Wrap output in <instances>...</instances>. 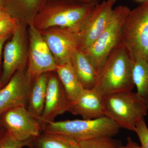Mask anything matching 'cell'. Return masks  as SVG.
Here are the masks:
<instances>
[{
  "label": "cell",
  "instance_id": "1",
  "mask_svg": "<svg viewBox=\"0 0 148 148\" xmlns=\"http://www.w3.org/2000/svg\"><path fill=\"white\" fill-rule=\"evenodd\" d=\"M134 61L126 48L120 42L98 72L92 89L102 96L115 92L132 91Z\"/></svg>",
  "mask_w": 148,
  "mask_h": 148
},
{
  "label": "cell",
  "instance_id": "2",
  "mask_svg": "<svg viewBox=\"0 0 148 148\" xmlns=\"http://www.w3.org/2000/svg\"><path fill=\"white\" fill-rule=\"evenodd\" d=\"M95 5L65 0H49L35 16L37 29L61 28L81 31Z\"/></svg>",
  "mask_w": 148,
  "mask_h": 148
},
{
  "label": "cell",
  "instance_id": "3",
  "mask_svg": "<svg viewBox=\"0 0 148 148\" xmlns=\"http://www.w3.org/2000/svg\"><path fill=\"white\" fill-rule=\"evenodd\" d=\"M103 101L105 116L120 128L134 131L136 123L147 113V103L137 92H115L103 96Z\"/></svg>",
  "mask_w": 148,
  "mask_h": 148
},
{
  "label": "cell",
  "instance_id": "4",
  "mask_svg": "<svg viewBox=\"0 0 148 148\" xmlns=\"http://www.w3.org/2000/svg\"><path fill=\"white\" fill-rule=\"evenodd\" d=\"M120 128L114 122L105 116L93 119L54 121L47 125L42 132L63 134L79 142L103 136L112 137Z\"/></svg>",
  "mask_w": 148,
  "mask_h": 148
},
{
  "label": "cell",
  "instance_id": "5",
  "mask_svg": "<svg viewBox=\"0 0 148 148\" xmlns=\"http://www.w3.org/2000/svg\"><path fill=\"white\" fill-rule=\"evenodd\" d=\"M120 43L134 62L148 59V0L130 10L123 28Z\"/></svg>",
  "mask_w": 148,
  "mask_h": 148
},
{
  "label": "cell",
  "instance_id": "6",
  "mask_svg": "<svg viewBox=\"0 0 148 148\" xmlns=\"http://www.w3.org/2000/svg\"><path fill=\"white\" fill-rule=\"evenodd\" d=\"M130 10L125 5L114 8L112 19L106 29L90 47L83 51L98 74L109 56L120 42L123 28Z\"/></svg>",
  "mask_w": 148,
  "mask_h": 148
},
{
  "label": "cell",
  "instance_id": "7",
  "mask_svg": "<svg viewBox=\"0 0 148 148\" xmlns=\"http://www.w3.org/2000/svg\"><path fill=\"white\" fill-rule=\"evenodd\" d=\"M29 30L30 51L27 70L33 80L40 75L55 72L57 64L38 29L33 24Z\"/></svg>",
  "mask_w": 148,
  "mask_h": 148
},
{
  "label": "cell",
  "instance_id": "8",
  "mask_svg": "<svg viewBox=\"0 0 148 148\" xmlns=\"http://www.w3.org/2000/svg\"><path fill=\"white\" fill-rule=\"evenodd\" d=\"M1 116L6 131L18 141H29L42 132L38 121L29 112L27 107L10 109Z\"/></svg>",
  "mask_w": 148,
  "mask_h": 148
},
{
  "label": "cell",
  "instance_id": "9",
  "mask_svg": "<svg viewBox=\"0 0 148 148\" xmlns=\"http://www.w3.org/2000/svg\"><path fill=\"white\" fill-rule=\"evenodd\" d=\"M32 81L27 69H21L14 74L0 89V116L14 108H27Z\"/></svg>",
  "mask_w": 148,
  "mask_h": 148
},
{
  "label": "cell",
  "instance_id": "10",
  "mask_svg": "<svg viewBox=\"0 0 148 148\" xmlns=\"http://www.w3.org/2000/svg\"><path fill=\"white\" fill-rule=\"evenodd\" d=\"M116 0H106L95 5L79 34L78 49L90 47L108 26L113 14Z\"/></svg>",
  "mask_w": 148,
  "mask_h": 148
},
{
  "label": "cell",
  "instance_id": "11",
  "mask_svg": "<svg viewBox=\"0 0 148 148\" xmlns=\"http://www.w3.org/2000/svg\"><path fill=\"white\" fill-rule=\"evenodd\" d=\"M80 31L61 28L45 31L42 36L57 65L71 61L74 52L78 49Z\"/></svg>",
  "mask_w": 148,
  "mask_h": 148
},
{
  "label": "cell",
  "instance_id": "12",
  "mask_svg": "<svg viewBox=\"0 0 148 148\" xmlns=\"http://www.w3.org/2000/svg\"><path fill=\"white\" fill-rule=\"evenodd\" d=\"M25 44L23 29L18 25L4 49L3 71L0 78V82L3 85L16 71L25 69L27 60Z\"/></svg>",
  "mask_w": 148,
  "mask_h": 148
},
{
  "label": "cell",
  "instance_id": "13",
  "mask_svg": "<svg viewBox=\"0 0 148 148\" xmlns=\"http://www.w3.org/2000/svg\"><path fill=\"white\" fill-rule=\"evenodd\" d=\"M71 104L58 77L49 75L44 108L38 120L42 130L47 125L54 121L56 117L69 112Z\"/></svg>",
  "mask_w": 148,
  "mask_h": 148
},
{
  "label": "cell",
  "instance_id": "14",
  "mask_svg": "<svg viewBox=\"0 0 148 148\" xmlns=\"http://www.w3.org/2000/svg\"><path fill=\"white\" fill-rule=\"evenodd\" d=\"M103 97L93 89L84 88L76 100L71 104L69 112L85 119L105 116Z\"/></svg>",
  "mask_w": 148,
  "mask_h": 148
},
{
  "label": "cell",
  "instance_id": "15",
  "mask_svg": "<svg viewBox=\"0 0 148 148\" xmlns=\"http://www.w3.org/2000/svg\"><path fill=\"white\" fill-rule=\"evenodd\" d=\"M49 73L42 74L35 78L32 81L29 91L27 108L38 120L44 108Z\"/></svg>",
  "mask_w": 148,
  "mask_h": 148
},
{
  "label": "cell",
  "instance_id": "16",
  "mask_svg": "<svg viewBox=\"0 0 148 148\" xmlns=\"http://www.w3.org/2000/svg\"><path fill=\"white\" fill-rule=\"evenodd\" d=\"M71 62L84 88L92 89L98 73L87 55L83 51L77 49L73 54Z\"/></svg>",
  "mask_w": 148,
  "mask_h": 148
},
{
  "label": "cell",
  "instance_id": "17",
  "mask_svg": "<svg viewBox=\"0 0 148 148\" xmlns=\"http://www.w3.org/2000/svg\"><path fill=\"white\" fill-rule=\"evenodd\" d=\"M56 73L71 103L75 101L84 89L71 62L57 65Z\"/></svg>",
  "mask_w": 148,
  "mask_h": 148
},
{
  "label": "cell",
  "instance_id": "18",
  "mask_svg": "<svg viewBox=\"0 0 148 148\" xmlns=\"http://www.w3.org/2000/svg\"><path fill=\"white\" fill-rule=\"evenodd\" d=\"M29 148H79L78 141L67 135L42 131L30 140Z\"/></svg>",
  "mask_w": 148,
  "mask_h": 148
},
{
  "label": "cell",
  "instance_id": "19",
  "mask_svg": "<svg viewBox=\"0 0 148 148\" xmlns=\"http://www.w3.org/2000/svg\"><path fill=\"white\" fill-rule=\"evenodd\" d=\"M5 9L10 16L32 18L45 5L49 0H6Z\"/></svg>",
  "mask_w": 148,
  "mask_h": 148
},
{
  "label": "cell",
  "instance_id": "20",
  "mask_svg": "<svg viewBox=\"0 0 148 148\" xmlns=\"http://www.w3.org/2000/svg\"><path fill=\"white\" fill-rule=\"evenodd\" d=\"M132 77L137 93L148 106V59H140L134 62Z\"/></svg>",
  "mask_w": 148,
  "mask_h": 148
},
{
  "label": "cell",
  "instance_id": "21",
  "mask_svg": "<svg viewBox=\"0 0 148 148\" xmlns=\"http://www.w3.org/2000/svg\"><path fill=\"white\" fill-rule=\"evenodd\" d=\"M79 148H120L118 142L108 136L79 141Z\"/></svg>",
  "mask_w": 148,
  "mask_h": 148
},
{
  "label": "cell",
  "instance_id": "22",
  "mask_svg": "<svg viewBox=\"0 0 148 148\" xmlns=\"http://www.w3.org/2000/svg\"><path fill=\"white\" fill-rule=\"evenodd\" d=\"M134 132L138 135L141 148H148V128L144 119L136 123Z\"/></svg>",
  "mask_w": 148,
  "mask_h": 148
},
{
  "label": "cell",
  "instance_id": "23",
  "mask_svg": "<svg viewBox=\"0 0 148 148\" xmlns=\"http://www.w3.org/2000/svg\"><path fill=\"white\" fill-rule=\"evenodd\" d=\"M30 140L18 141L7 132L0 140V148H22L28 147Z\"/></svg>",
  "mask_w": 148,
  "mask_h": 148
},
{
  "label": "cell",
  "instance_id": "24",
  "mask_svg": "<svg viewBox=\"0 0 148 148\" xmlns=\"http://www.w3.org/2000/svg\"><path fill=\"white\" fill-rule=\"evenodd\" d=\"M16 22L15 18H0V37L12 34L18 26Z\"/></svg>",
  "mask_w": 148,
  "mask_h": 148
},
{
  "label": "cell",
  "instance_id": "25",
  "mask_svg": "<svg viewBox=\"0 0 148 148\" xmlns=\"http://www.w3.org/2000/svg\"><path fill=\"white\" fill-rule=\"evenodd\" d=\"M70 2L85 5H96L100 3V0H65Z\"/></svg>",
  "mask_w": 148,
  "mask_h": 148
},
{
  "label": "cell",
  "instance_id": "26",
  "mask_svg": "<svg viewBox=\"0 0 148 148\" xmlns=\"http://www.w3.org/2000/svg\"><path fill=\"white\" fill-rule=\"evenodd\" d=\"M120 148H141L140 146L137 143L134 142L130 137L127 138V143L126 145L121 146Z\"/></svg>",
  "mask_w": 148,
  "mask_h": 148
},
{
  "label": "cell",
  "instance_id": "27",
  "mask_svg": "<svg viewBox=\"0 0 148 148\" xmlns=\"http://www.w3.org/2000/svg\"><path fill=\"white\" fill-rule=\"evenodd\" d=\"M9 36L0 37V67H1V64L3 46L6 40L8 39Z\"/></svg>",
  "mask_w": 148,
  "mask_h": 148
},
{
  "label": "cell",
  "instance_id": "28",
  "mask_svg": "<svg viewBox=\"0 0 148 148\" xmlns=\"http://www.w3.org/2000/svg\"><path fill=\"white\" fill-rule=\"evenodd\" d=\"M13 18L5 9L0 8V18Z\"/></svg>",
  "mask_w": 148,
  "mask_h": 148
},
{
  "label": "cell",
  "instance_id": "29",
  "mask_svg": "<svg viewBox=\"0 0 148 148\" xmlns=\"http://www.w3.org/2000/svg\"><path fill=\"white\" fill-rule=\"evenodd\" d=\"M7 131L3 125L1 116H0V140L2 139L3 137L7 133Z\"/></svg>",
  "mask_w": 148,
  "mask_h": 148
},
{
  "label": "cell",
  "instance_id": "30",
  "mask_svg": "<svg viewBox=\"0 0 148 148\" xmlns=\"http://www.w3.org/2000/svg\"><path fill=\"white\" fill-rule=\"evenodd\" d=\"M6 5V0H0V8L5 9Z\"/></svg>",
  "mask_w": 148,
  "mask_h": 148
},
{
  "label": "cell",
  "instance_id": "31",
  "mask_svg": "<svg viewBox=\"0 0 148 148\" xmlns=\"http://www.w3.org/2000/svg\"><path fill=\"white\" fill-rule=\"evenodd\" d=\"M136 1H137L140 2H144L146 1L147 0H135Z\"/></svg>",
  "mask_w": 148,
  "mask_h": 148
},
{
  "label": "cell",
  "instance_id": "32",
  "mask_svg": "<svg viewBox=\"0 0 148 148\" xmlns=\"http://www.w3.org/2000/svg\"><path fill=\"white\" fill-rule=\"evenodd\" d=\"M1 83V82H0V89H1V88H2L3 87V86H4Z\"/></svg>",
  "mask_w": 148,
  "mask_h": 148
},
{
  "label": "cell",
  "instance_id": "33",
  "mask_svg": "<svg viewBox=\"0 0 148 148\" xmlns=\"http://www.w3.org/2000/svg\"><path fill=\"white\" fill-rule=\"evenodd\" d=\"M25 148V147H24V148Z\"/></svg>",
  "mask_w": 148,
  "mask_h": 148
}]
</instances>
